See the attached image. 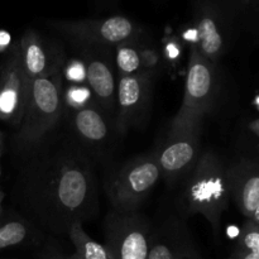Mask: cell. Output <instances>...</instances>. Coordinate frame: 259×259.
<instances>
[{
  "instance_id": "cell-1",
  "label": "cell",
  "mask_w": 259,
  "mask_h": 259,
  "mask_svg": "<svg viewBox=\"0 0 259 259\" xmlns=\"http://www.w3.org/2000/svg\"><path fill=\"white\" fill-rule=\"evenodd\" d=\"M14 157L12 200L22 218L56 235L95 219L100 209L95 163L62 123Z\"/></svg>"
},
{
  "instance_id": "cell-2",
  "label": "cell",
  "mask_w": 259,
  "mask_h": 259,
  "mask_svg": "<svg viewBox=\"0 0 259 259\" xmlns=\"http://www.w3.org/2000/svg\"><path fill=\"white\" fill-rule=\"evenodd\" d=\"M228 166L214 151H205L184 179L179 205L186 217L202 215L214 234L222 227V217L229 207Z\"/></svg>"
},
{
  "instance_id": "cell-3",
  "label": "cell",
  "mask_w": 259,
  "mask_h": 259,
  "mask_svg": "<svg viewBox=\"0 0 259 259\" xmlns=\"http://www.w3.org/2000/svg\"><path fill=\"white\" fill-rule=\"evenodd\" d=\"M62 71L30 81L22 121L12 138L14 156L27 151L61 124L63 115Z\"/></svg>"
},
{
  "instance_id": "cell-4",
  "label": "cell",
  "mask_w": 259,
  "mask_h": 259,
  "mask_svg": "<svg viewBox=\"0 0 259 259\" xmlns=\"http://www.w3.org/2000/svg\"><path fill=\"white\" fill-rule=\"evenodd\" d=\"M219 91L217 63L205 58L191 47L182 105L171 120L168 136L201 131L204 119L214 106Z\"/></svg>"
},
{
  "instance_id": "cell-5",
  "label": "cell",
  "mask_w": 259,
  "mask_h": 259,
  "mask_svg": "<svg viewBox=\"0 0 259 259\" xmlns=\"http://www.w3.org/2000/svg\"><path fill=\"white\" fill-rule=\"evenodd\" d=\"M161 179L156 152L136 156L106 179L104 190L116 211H138Z\"/></svg>"
},
{
  "instance_id": "cell-6",
  "label": "cell",
  "mask_w": 259,
  "mask_h": 259,
  "mask_svg": "<svg viewBox=\"0 0 259 259\" xmlns=\"http://www.w3.org/2000/svg\"><path fill=\"white\" fill-rule=\"evenodd\" d=\"M48 25L76 47H115L141 37L142 33L136 22L123 15L101 19L51 20Z\"/></svg>"
},
{
  "instance_id": "cell-7",
  "label": "cell",
  "mask_w": 259,
  "mask_h": 259,
  "mask_svg": "<svg viewBox=\"0 0 259 259\" xmlns=\"http://www.w3.org/2000/svg\"><path fill=\"white\" fill-rule=\"evenodd\" d=\"M153 225L139 211L110 209L104 220L105 245L111 259H147Z\"/></svg>"
},
{
  "instance_id": "cell-8",
  "label": "cell",
  "mask_w": 259,
  "mask_h": 259,
  "mask_svg": "<svg viewBox=\"0 0 259 259\" xmlns=\"http://www.w3.org/2000/svg\"><path fill=\"white\" fill-rule=\"evenodd\" d=\"M61 123L94 161L108 156L120 137L115 118L105 113L96 103L63 113Z\"/></svg>"
},
{
  "instance_id": "cell-9",
  "label": "cell",
  "mask_w": 259,
  "mask_h": 259,
  "mask_svg": "<svg viewBox=\"0 0 259 259\" xmlns=\"http://www.w3.org/2000/svg\"><path fill=\"white\" fill-rule=\"evenodd\" d=\"M156 75L141 71L129 76H118L115 123L120 136L132 128H141L147 123L151 110L153 82Z\"/></svg>"
},
{
  "instance_id": "cell-10",
  "label": "cell",
  "mask_w": 259,
  "mask_h": 259,
  "mask_svg": "<svg viewBox=\"0 0 259 259\" xmlns=\"http://www.w3.org/2000/svg\"><path fill=\"white\" fill-rule=\"evenodd\" d=\"M30 80L25 75L19 42L8 50L0 65V120L18 128L29 96Z\"/></svg>"
},
{
  "instance_id": "cell-11",
  "label": "cell",
  "mask_w": 259,
  "mask_h": 259,
  "mask_svg": "<svg viewBox=\"0 0 259 259\" xmlns=\"http://www.w3.org/2000/svg\"><path fill=\"white\" fill-rule=\"evenodd\" d=\"M195 43L200 53L211 62L217 63L224 55L228 45L229 25L227 14L218 0H195L194 3Z\"/></svg>"
},
{
  "instance_id": "cell-12",
  "label": "cell",
  "mask_w": 259,
  "mask_h": 259,
  "mask_svg": "<svg viewBox=\"0 0 259 259\" xmlns=\"http://www.w3.org/2000/svg\"><path fill=\"white\" fill-rule=\"evenodd\" d=\"M86 67V83L94 101L105 113L115 118L118 73L114 63L113 47H77Z\"/></svg>"
},
{
  "instance_id": "cell-13",
  "label": "cell",
  "mask_w": 259,
  "mask_h": 259,
  "mask_svg": "<svg viewBox=\"0 0 259 259\" xmlns=\"http://www.w3.org/2000/svg\"><path fill=\"white\" fill-rule=\"evenodd\" d=\"M156 152L161 179L176 185L190 174L201 156V131L172 134Z\"/></svg>"
},
{
  "instance_id": "cell-14",
  "label": "cell",
  "mask_w": 259,
  "mask_h": 259,
  "mask_svg": "<svg viewBox=\"0 0 259 259\" xmlns=\"http://www.w3.org/2000/svg\"><path fill=\"white\" fill-rule=\"evenodd\" d=\"M19 48L23 68L30 81L62 71L66 61L63 48L38 30L32 28L25 30L19 40Z\"/></svg>"
},
{
  "instance_id": "cell-15",
  "label": "cell",
  "mask_w": 259,
  "mask_h": 259,
  "mask_svg": "<svg viewBox=\"0 0 259 259\" xmlns=\"http://www.w3.org/2000/svg\"><path fill=\"white\" fill-rule=\"evenodd\" d=\"M230 200L247 218H252L259 202V161L242 159L228 167Z\"/></svg>"
},
{
  "instance_id": "cell-16",
  "label": "cell",
  "mask_w": 259,
  "mask_h": 259,
  "mask_svg": "<svg viewBox=\"0 0 259 259\" xmlns=\"http://www.w3.org/2000/svg\"><path fill=\"white\" fill-rule=\"evenodd\" d=\"M194 249V240L186 223L171 217L154 228L147 259H179Z\"/></svg>"
},
{
  "instance_id": "cell-17",
  "label": "cell",
  "mask_w": 259,
  "mask_h": 259,
  "mask_svg": "<svg viewBox=\"0 0 259 259\" xmlns=\"http://www.w3.org/2000/svg\"><path fill=\"white\" fill-rule=\"evenodd\" d=\"M82 225L75 223L68 229L67 234L75 247V253L71 255L72 259H111L108 248L88 235Z\"/></svg>"
},
{
  "instance_id": "cell-18",
  "label": "cell",
  "mask_w": 259,
  "mask_h": 259,
  "mask_svg": "<svg viewBox=\"0 0 259 259\" xmlns=\"http://www.w3.org/2000/svg\"><path fill=\"white\" fill-rule=\"evenodd\" d=\"M114 50V63L118 76H129L143 71L142 68L139 37L125 40L115 46Z\"/></svg>"
},
{
  "instance_id": "cell-19",
  "label": "cell",
  "mask_w": 259,
  "mask_h": 259,
  "mask_svg": "<svg viewBox=\"0 0 259 259\" xmlns=\"http://www.w3.org/2000/svg\"><path fill=\"white\" fill-rule=\"evenodd\" d=\"M37 228L24 218L0 223V249L24 244L35 237Z\"/></svg>"
},
{
  "instance_id": "cell-20",
  "label": "cell",
  "mask_w": 259,
  "mask_h": 259,
  "mask_svg": "<svg viewBox=\"0 0 259 259\" xmlns=\"http://www.w3.org/2000/svg\"><path fill=\"white\" fill-rule=\"evenodd\" d=\"M234 255L237 259H259V227L250 220L240 230Z\"/></svg>"
},
{
  "instance_id": "cell-21",
  "label": "cell",
  "mask_w": 259,
  "mask_h": 259,
  "mask_svg": "<svg viewBox=\"0 0 259 259\" xmlns=\"http://www.w3.org/2000/svg\"><path fill=\"white\" fill-rule=\"evenodd\" d=\"M95 103L94 101L93 93L88 85H75V83H68L65 86L63 83L62 89V104H63V113H70V111L78 110L90 104Z\"/></svg>"
},
{
  "instance_id": "cell-22",
  "label": "cell",
  "mask_w": 259,
  "mask_h": 259,
  "mask_svg": "<svg viewBox=\"0 0 259 259\" xmlns=\"http://www.w3.org/2000/svg\"><path fill=\"white\" fill-rule=\"evenodd\" d=\"M63 81L75 85H88L86 83V67L81 57H72L66 60L62 67Z\"/></svg>"
},
{
  "instance_id": "cell-23",
  "label": "cell",
  "mask_w": 259,
  "mask_h": 259,
  "mask_svg": "<svg viewBox=\"0 0 259 259\" xmlns=\"http://www.w3.org/2000/svg\"><path fill=\"white\" fill-rule=\"evenodd\" d=\"M141 58H142V68L143 71L157 75L161 67V53L157 48L151 46H143L141 48Z\"/></svg>"
},
{
  "instance_id": "cell-24",
  "label": "cell",
  "mask_w": 259,
  "mask_h": 259,
  "mask_svg": "<svg viewBox=\"0 0 259 259\" xmlns=\"http://www.w3.org/2000/svg\"><path fill=\"white\" fill-rule=\"evenodd\" d=\"M181 53V46L179 45V42L175 39H171L168 43L166 45V48H164V55L168 60H177Z\"/></svg>"
},
{
  "instance_id": "cell-25",
  "label": "cell",
  "mask_w": 259,
  "mask_h": 259,
  "mask_svg": "<svg viewBox=\"0 0 259 259\" xmlns=\"http://www.w3.org/2000/svg\"><path fill=\"white\" fill-rule=\"evenodd\" d=\"M43 259H72L71 255H63L61 254V253L58 252H55V250H51V252L46 253V255L43 257Z\"/></svg>"
},
{
  "instance_id": "cell-26",
  "label": "cell",
  "mask_w": 259,
  "mask_h": 259,
  "mask_svg": "<svg viewBox=\"0 0 259 259\" xmlns=\"http://www.w3.org/2000/svg\"><path fill=\"white\" fill-rule=\"evenodd\" d=\"M9 34L5 32H0V48H7L9 46Z\"/></svg>"
},
{
  "instance_id": "cell-27",
  "label": "cell",
  "mask_w": 259,
  "mask_h": 259,
  "mask_svg": "<svg viewBox=\"0 0 259 259\" xmlns=\"http://www.w3.org/2000/svg\"><path fill=\"white\" fill-rule=\"evenodd\" d=\"M116 2H118V0H95V4L96 7L99 8H108L115 4Z\"/></svg>"
},
{
  "instance_id": "cell-28",
  "label": "cell",
  "mask_w": 259,
  "mask_h": 259,
  "mask_svg": "<svg viewBox=\"0 0 259 259\" xmlns=\"http://www.w3.org/2000/svg\"><path fill=\"white\" fill-rule=\"evenodd\" d=\"M179 259H201V258H200V255H199V253H197V250L194 249V250H191V252L186 253V254H185V255H182V257H180Z\"/></svg>"
},
{
  "instance_id": "cell-29",
  "label": "cell",
  "mask_w": 259,
  "mask_h": 259,
  "mask_svg": "<svg viewBox=\"0 0 259 259\" xmlns=\"http://www.w3.org/2000/svg\"><path fill=\"white\" fill-rule=\"evenodd\" d=\"M249 129L259 137V119H255V120H253L252 123L249 124Z\"/></svg>"
},
{
  "instance_id": "cell-30",
  "label": "cell",
  "mask_w": 259,
  "mask_h": 259,
  "mask_svg": "<svg viewBox=\"0 0 259 259\" xmlns=\"http://www.w3.org/2000/svg\"><path fill=\"white\" fill-rule=\"evenodd\" d=\"M249 220H250V222H252V223H254L255 225H258V227H259V202H258L257 207H255L254 212H253L252 218H250Z\"/></svg>"
},
{
  "instance_id": "cell-31",
  "label": "cell",
  "mask_w": 259,
  "mask_h": 259,
  "mask_svg": "<svg viewBox=\"0 0 259 259\" xmlns=\"http://www.w3.org/2000/svg\"><path fill=\"white\" fill-rule=\"evenodd\" d=\"M5 199V192L0 189V223H2L3 215H4V209H3V201Z\"/></svg>"
},
{
  "instance_id": "cell-32",
  "label": "cell",
  "mask_w": 259,
  "mask_h": 259,
  "mask_svg": "<svg viewBox=\"0 0 259 259\" xmlns=\"http://www.w3.org/2000/svg\"><path fill=\"white\" fill-rule=\"evenodd\" d=\"M3 153V134H2V131H0V156H2Z\"/></svg>"
},
{
  "instance_id": "cell-33",
  "label": "cell",
  "mask_w": 259,
  "mask_h": 259,
  "mask_svg": "<svg viewBox=\"0 0 259 259\" xmlns=\"http://www.w3.org/2000/svg\"><path fill=\"white\" fill-rule=\"evenodd\" d=\"M255 104H257V106L259 108V95L257 96V99H255Z\"/></svg>"
},
{
  "instance_id": "cell-34",
  "label": "cell",
  "mask_w": 259,
  "mask_h": 259,
  "mask_svg": "<svg viewBox=\"0 0 259 259\" xmlns=\"http://www.w3.org/2000/svg\"><path fill=\"white\" fill-rule=\"evenodd\" d=\"M228 259H237V258H235V255H234V254H233V255H232V257H230V258H228Z\"/></svg>"
},
{
  "instance_id": "cell-35",
  "label": "cell",
  "mask_w": 259,
  "mask_h": 259,
  "mask_svg": "<svg viewBox=\"0 0 259 259\" xmlns=\"http://www.w3.org/2000/svg\"><path fill=\"white\" fill-rule=\"evenodd\" d=\"M0 176H2V167H0Z\"/></svg>"
}]
</instances>
